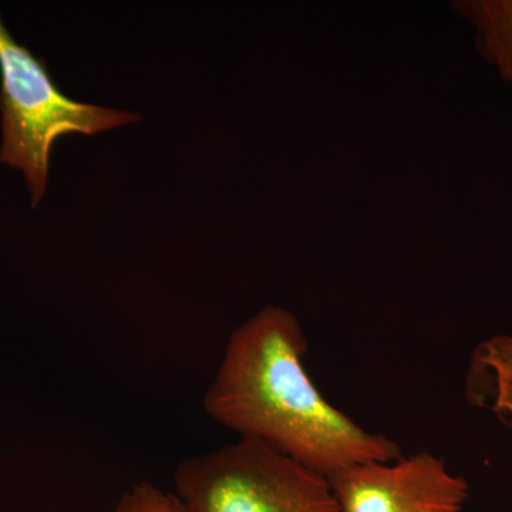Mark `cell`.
<instances>
[{
	"label": "cell",
	"mask_w": 512,
	"mask_h": 512,
	"mask_svg": "<svg viewBox=\"0 0 512 512\" xmlns=\"http://www.w3.org/2000/svg\"><path fill=\"white\" fill-rule=\"evenodd\" d=\"M0 77V164L22 171L33 208L45 197L50 151L57 138L94 136L140 120L128 111L70 99L53 82L46 63L10 35L2 18Z\"/></svg>",
	"instance_id": "2"
},
{
	"label": "cell",
	"mask_w": 512,
	"mask_h": 512,
	"mask_svg": "<svg viewBox=\"0 0 512 512\" xmlns=\"http://www.w3.org/2000/svg\"><path fill=\"white\" fill-rule=\"evenodd\" d=\"M116 512H188L177 495L153 484H137L120 498Z\"/></svg>",
	"instance_id": "7"
},
{
	"label": "cell",
	"mask_w": 512,
	"mask_h": 512,
	"mask_svg": "<svg viewBox=\"0 0 512 512\" xmlns=\"http://www.w3.org/2000/svg\"><path fill=\"white\" fill-rule=\"evenodd\" d=\"M174 487L188 512H342L328 477L254 440L181 461Z\"/></svg>",
	"instance_id": "3"
},
{
	"label": "cell",
	"mask_w": 512,
	"mask_h": 512,
	"mask_svg": "<svg viewBox=\"0 0 512 512\" xmlns=\"http://www.w3.org/2000/svg\"><path fill=\"white\" fill-rule=\"evenodd\" d=\"M466 397L471 406L495 414L512 430V336H491L474 349Z\"/></svg>",
	"instance_id": "5"
},
{
	"label": "cell",
	"mask_w": 512,
	"mask_h": 512,
	"mask_svg": "<svg viewBox=\"0 0 512 512\" xmlns=\"http://www.w3.org/2000/svg\"><path fill=\"white\" fill-rule=\"evenodd\" d=\"M342 512H463L470 488L441 458L417 453L328 476Z\"/></svg>",
	"instance_id": "4"
},
{
	"label": "cell",
	"mask_w": 512,
	"mask_h": 512,
	"mask_svg": "<svg viewBox=\"0 0 512 512\" xmlns=\"http://www.w3.org/2000/svg\"><path fill=\"white\" fill-rule=\"evenodd\" d=\"M308 339L293 313L269 305L229 336L204 393L212 420L328 477L342 468L403 457L325 399L303 365Z\"/></svg>",
	"instance_id": "1"
},
{
	"label": "cell",
	"mask_w": 512,
	"mask_h": 512,
	"mask_svg": "<svg viewBox=\"0 0 512 512\" xmlns=\"http://www.w3.org/2000/svg\"><path fill=\"white\" fill-rule=\"evenodd\" d=\"M453 5L473 26L485 62L512 84V0H464Z\"/></svg>",
	"instance_id": "6"
}]
</instances>
